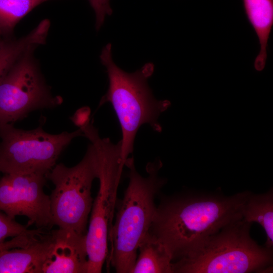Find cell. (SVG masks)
Here are the masks:
<instances>
[{"instance_id": "cell-1", "label": "cell", "mask_w": 273, "mask_h": 273, "mask_svg": "<svg viewBox=\"0 0 273 273\" xmlns=\"http://www.w3.org/2000/svg\"><path fill=\"white\" fill-rule=\"evenodd\" d=\"M249 191L226 196L188 191L162 198L149 232L170 253L172 262L188 255L229 222L242 218Z\"/></svg>"}, {"instance_id": "cell-2", "label": "cell", "mask_w": 273, "mask_h": 273, "mask_svg": "<svg viewBox=\"0 0 273 273\" xmlns=\"http://www.w3.org/2000/svg\"><path fill=\"white\" fill-rule=\"evenodd\" d=\"M124 165L129 169V183L111 229V249L107 256L118 273H130L139 246L149 232L154 218L155 196L165 183L158 175L160 161L147 165L146 177L137 171L132 157L127 158Z\"/></svg>"}, {"instance_id": "cell-3", "label": "cell", "mask_w": 273, "mask_h": 273, "mask_svg": "<svg viewBox=\"0 0 273 273\" xmlns=\"http://www.w3.org/2000/svg\"><path fill=\"white\" fill-rule=\"evenodd\" d=\"M100 60L106 68L109 86L99 105L110 103L118 117L122 131V157L125 164L133 152L134 139L140 127L148 124L154 130L161 132L158 118L171 103L167 100L158 101L152 94L148 83L154 70L152 63L145 64L134 72H126L113 61L111 43L102 49Z\"/></svg>"}, {"instance_id": "cell-4", "label": "cell", "mask_w": 273, "mask_h": 273, "mask_svg": "<svg viewBox=\"0 0 273 273\" xmlns=\"http://www.w3.org/2000/svg\"><path fill=\"white\" fill-rule=\"evenodd\" d=\"M252 223L233 220L186 256L172 262V273H248L270 271L272 250L250 236Z\"/></svg>"}, {"instance_id": "cell-5", "label": "cell", "mask_w": 273, "mask_h": 273, "mask_svg": "<svg viewBox=\"0 0 273 273\" xmlns=\"http://www.w3.org/2000/svg\"><path fill=\"white\" fill-rule=\"evenodd\" d=\"M80 128L95 147L98 157L99 189L90 211L86 246L87 273H100L108 254V243L124 162L121 140L115 144L109 138H101L89 121Z\"/></svg>"}, {"instance_id": "cell-6", "label": "cell", "mask_w": 273, "mask_h": 273, "mask_svg": "<svg viewBox=\"0 0 273 273\" xmlns=\"http://www.w3.org/2000/svg\"><path fill=\"white\" fill-rule=\"evenodd\" d=\"M98 174L97 154L90 143L77 165L69 167L62 163L56 164L46 175L55 185L50 196L53 225L86 235L93 203L92 183Z\"/></svg>"}, {"instance_id": "cell-7", "label": "cell", "mask_w": 273, "mask_h": 273, "mask_svg": "<svg viewBox=\"0 0 273 273\" xmlns=\"http://www.w3.org/2000/svg\"><path fill=\"white\" fill-rule=\"evenodd\" d=\"M43 125L42 122L31 130L18 128L11 123L0 125V172L46 175L71 142L84 136L80 128L51 134L44 130Z\"/></svg>"}, {"instance_id": "cell-8", "label": "cell", "mask_w": 273, "mask_h": 273, "mask_svg": "<svg viewBox=\"0 0 273 273\" xmlns=\"http://www.w3.org/2000/svg\"><path fill=\"white\" fill-rule=\"evenodd\" d=\"M34 50L22 55L0 82V125L13 124L33 111L54 108L62 103L46 83Z\"/></svg>"}, {"instance_id": "cell-9", "label": "cell", "mask_w": 273, "mask_h": 273, "mask_svg": "<svg viewBox=\"0 0 273 273\" xmlns=\"http://www.w3.org/2000/svg\"><path fill=\"white\" fill-rule=\"evenodd\" d=\"M41 173L4 174L0 179V210L12 219L25 216L27 226L50 230L53 226L50 196Z\"/></svg>"}, {"instance_id": "cell-10", "label": "cell", "mask_w": 273, "mask_h": 273, "mask_svg": "<svg viewBox=\"0 0 273 273\" xmlns=\"http://www.w3.org/2000/svg\"><path fill=\"white\" fill-rule=\"evenodd\" d=\"M51 235L42 273H87L86 235L59 228Z\"/></svg>"}, {"instance_id": "cell-11", "label": "cell", "mask_w": 273, "mask_h": 273, "mask_svg": "<svg viewBox=\"0 0 273 273\" xmlns=\"http://www.w3.org/2000/svg\"><path fill=\"white\" fill-rule=\"evenodd\" d=\"M51 244V231L32 243L0 252V273H42Z\"/></svg>"}, {"instance_id": "cell-12", "label": "cell", "mask_w": 273, "mask_h": 273, "mask_svg": "<svg viewBox=\"0 0 273 273\" xmlns=\"http://www.w3.org/2000/svg\"><path fill=\"white\" fill-rule=\"evenodd\" d=\"M50 26L49 20L44 19L29 34L21 38H3L0 41V82L22 55L46 42Z\"/></svg>"}, {"instance_id": "cell-13", "label": "cell", "mask_w": 273, "mask_h": 273, "mask_svg": "<svg viewBox=\"0 0 273 273\" xmlns=\"http://www.w3.org/2000/svg\"><path fill=\"white\" fill-rule=\"evenodd\" d=\"M246 13L257 35L260 51L254 67L262 71L267 58V42L273 24V0H243Z\"/></svg>"}, {"instance_id": "cell-14", "label": "cell", "mask_w": 273, "mask_h": 273, "mask_svg": "<svg viewBox=\"0 0 273 273\" xmlns=\"http://www.w3.org/2000/svg\"><path fill=\"white\" fill-rule=\"evenodd\" d=\"M130 273H172V259L166 247L148 232L140 243Z\"/></svg>"}, {"instance_id": "cell-15", "label": "cell", "mask_w": 273, "mask_h": 273, "mask_svg": "<svg viewBox=\"0 0 273 273\" xmlns=\"http://www.w3.org/2000/svg\"><path fill=\"white\" fill-rule=\"evenodd\" d=\"M241 216L245 221L256 222L264 229L266 240L264 246L273 248V190L254 194L249 192L241 210Z\"/></svg>"}, {"instance_id": "cell-16", "label": "cell", "mask_w": 273, "mask_h": 273, "mask_svg": "<svg viewBox=\"0 0 273 273\" xmlns=\"http://www.w3.org/2000/svg\"><path fill=\"white\" fill-rule=\"evenodd\" d=\"M49 0H0V32L11 37L19 21L36 6Z\"/></svg>"}, {"instance_id": "cell-17", "label": "cell", "mask_w": 273, "mask_h": 273, "mask_svg": "<svg viewBox=\"0 0 273 273\" xmlns=\"http://www.w3.org/2000/svg\"><path fill=\"white\" fill-rule=\"evenodd\" d=\"M28 228L0 210V243L6 241L7 238L14 237L27 231Z\"/></svg>"}, {"instance_id": "cell-18", "label": "cell", "mask_w": 273, "mask_h": 273, "mask_svg": "<svg viewBox=\"0 0 273 273\" xmlns=\"http://www.w3.org/2000/svg\"><path fill=\"white\" fill-rule=\"evenodd\" d=\"M96 15V29L99 30L103 24L106 15H110L112 10L109 0H88Z\"/></svg>"}, {"instance_id": "cell-19", "label": "cell", "mask_w": 273, "mask_h": 273, "mask_svg": "<svg viewBox=\"0 0 273 273\" xmlns=\"http://www.w3.org/2000/svg\"><path fill=\"white\" fill-rule=\"evenodd\" d=\"M24 244V241L22 237L17 236L12 238L10 240L0 243V252L4 249L22 247Z\"/></svg>"}, {"instance_id": "cell-20", "label": "cell", "mask_w": 273, "mask_h": 273, "mask_svg": "<svg viewBox=\"0 0 273 273\" xmlns=\"http://www.w3.org/2000/svg\"><path fill=\"white\" fill-rule=\"evenodd\" d=\"M4 37L3 36V35H2L1 33L0 32V41H1V40L3 39Z\"/></svg>"}]
</instances>
